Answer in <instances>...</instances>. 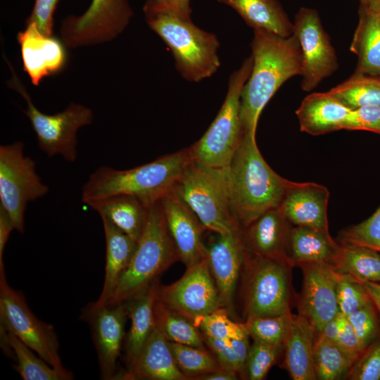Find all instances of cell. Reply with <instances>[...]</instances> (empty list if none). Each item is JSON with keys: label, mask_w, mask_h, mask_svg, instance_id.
<instances>
[{"label": "cell", "mask_w": 380, "mask_h": 380, "mask_svg": "<svg viewBox=\"0 0 380 380\" xmlns=\"http://www.w3.org/2000/svg\"><path fill=\"white\" fill-rule=\"evenodd\" d=\"M58 0H35L26 24L32 23L46 36L53 34V14Z\"/></svg>", "instance_id": "f6af8a7d"}, {"label": "cell", "mask_w": 380, "mask_h": 380, "mask_svg": "<svg viewBox=\"0 0 380 380\" xmlns=\"http://www.w3.org/2000/svg\"><path fill=\"white\" fill-rule=\"evenodd\" d=\"M11 77L8 87L20 94L27 103L24 111L35 132L39 149L49 157L60 155L66 161L74 163L77 158V132L92 123L94 113L82 104L70 103L63 110L49 115L40 111L33 103L26 88L12 64L4 56Z\"/></svg>", "instance_id": "ba28073f"}, {"label": "cell", "mask_w": 380, "mask_h": 380, "mask_svg": "<svg viewBox=\"0 0 380 380\" xmlns=\"http://www.w3.org/2000/svg\"><path fill=\"white\" fill-rule=\"evenodd\" d=\"M356 360L336 343L318 336L314 349L316 379L337 380L346 377Z\"/></svg>", "instance_id": "836d02e7"}, {"label": "cell", "mask_w": 380, "mask_h": 380, "mask_svg": "<svg viewBox=\"0 0 380 380\" xmlns=\"http://www.w3.org/2000/svg\"><path fill=\"white\" fill-rule=\"evenodd\" d=\"M329 191L313 182L290 181L279 208L288 222L329 232L327 205Z\"/></svg>", "instance_id": "ffe728a7"}, {"label": "cell", "mask_w": 380, "mask_h": 380, "mask_svg": "<svg viewBox=\"0 0 380 380\" xmlns=\"http://www.w3.org/2000/svg\"><path fill=\"white\" fill-rule=\"evenodd\" d=\"M239 376V374L220 368L213 372L200 376L198 380H236Z\"/></svg>", "instance_id": "f5cc1de1"}, {"label": "cell", "mask_w": 380, "mask_h": 380, "mask_svg": "<svg viewBox=\"0 0 380 380\" xmlns=\"http://www.w3.org/2000/svg\"><path fill=\"white\" fill-rule=\"evenodd\" d=\"M157 299L188 318L196 327L205 315L224 308L207 258L186 268L175 283L158 286Z\"/></svg>", "instance_id": "4fadbf2b"}, {"label": "cell", "mask_w": 380, "mask_h": 380, "mask_svg": "<svg viewBox=\"0 0 380 380\" xmlns=\"http://www.w3.org/2000/svg\"><path fill=\"white\" fill-rule=\"evenodd\" d=\"M315 328L301 314L292 315L284 342V365L293 380L316 379L314 368Z\"/></svg>", "instance_id": "603a6c76"}, {"label": "cell", "mask_w": 380, "mask_h": 380, "mask_svg": "<svg viewBox=\"0 0 380 380\" xmlns=\"http://www.w3.org/2000/svg\"><path fill=\"white\" fill-rule=\"evenodd\" d=\"M284 344L275 345L253 340L244 370V377L250 380H262L275 364Z\"/></svg>", "instance_id": "74e56055"}, {"label": "cell", "mask_w": 380, "mask_h": 380, "mask_svg": "<svg viewBox=\"0 0 380 380\" xmlns=\"http://www.w3.org/2000/svg\"><path fill=\"white\" fill-rule=\"evenodd\" d=\"M186 380L174 358L170 341L155 326L132 366L120 379Z\"/></svg>", "instance_id": "44dd1931"}, {"label": "cell", "mask_w": 380, "mask_h": 380, "mask_svg": "<svg viewBox=\"0 0 380 380\" xmlns=\"http://www.w3.org/2000/svg\"><path fill=\"white\" fill-rule=\"evenodd\" d=\"M253 63L251 55L229 76L227 92L217 116L201 138L189 148L192 161L211 169L228 170L243 137L240 99Z\"/></svg>", "instance_id": "8992f818"}, {"label": "cell", "mask_w": 380, "mask_h": 380, "mask_svg": "<svg viewBox=\"0 0 380 380\" xmlns=\"http://www.w3.org/2000/svg\"><path fill=\"white\" fill-rule=\"evenodd\" d=\"M202 335L205 346L214 354L220 367L235 372L241 376V367L229 341L213 338L203 334Z\"/></svg>", "instance_id": "bcb514c9"}, {"label": "cell", "mask_w": 380, "mask_h": 380, "mask_svg": "<svg viewBox=\"0 0 380 380\" xmlns=\"http://www.w3.org/2000/svg\"><path fill=\"white\" fill-rule=\"evenodd\" d=\"M293 34L302 56L301 88L310 91L338 69V59L316 10L301 8L295 16Z\"/></svg>", "instance_id": "5bb4252c"}, {"label": "cell", "mask_w": 380, "mask_h": 380, "mask_svg": "<svg viewBox=\"0 0 380 380\" xmlns=\"http://www.w3.org/2000/svg\"><path fill=\"white\" fill-rule=\"evenodd\" d=\"M350 49L358 58L355 74L380 78V11L361 4Z\"/></svg>", "instance_id": "4316f807"}, {"label": "cell", "mask_w": 380, "mask_h": 380, "mask_svg": "<svg viewBox=\"0 0 380 380\" xmlns=\"http://www.w3.org/2000/svg\"><path fill=\"white\" fill-rule=\"evenodd\" d=\"M170 343L175 362L187 379H198L201 376L222 368L206 348L170 341Z\"/></svg>", "instance_id": "d590c367"}, {"label": "cell", "mask_w": 380, "mask_h": 380, "mask_svg": "<svg viewBox=\"0 0 380 380\" xmlns=\"http://www.w3.org/2000/svg\"><path fill=\"white\" fill-rule=\"evenodd\" d=\"M337 300L339 312L346 316L372 302L369 293L360 281L338 272Z\"/></svg>", "instance_id": "ab89813d"}, {"label": "cell", "mask_w": 380, "mask_h": 380, "mask_svg": "<svg viewBox=\"0 0 380 380\" xmlns=\"http://www.w3.org/2000/svg\"><path fill=\"white\" fill-rule=\"evenodd\" d=\"M343 129L367 130L380 134V106H367L351 109Z\"/></svg>", "instance_id": "ee69618b"}, {"label": "cell", "mask_w": 380, "mask_h": 380, "mask_svg": "<svg viewBox=\"0 0 380 380\" xmlns=\"http://www.w3.org/2000/svg\"><path fill=\"white\" fill-rule=\"evenodd\" d=\"M1 340L3 348L14 355L15 369L24 380H67L13 333L1 328Z\"/></svg>", "instance_id": "4dcf8cb0"}, {"label": "cell", "mask_w": 380, "mask_h": 380, "mask_svg": "<svg viewBox=\"0 0 380 380\" xmlns=\"http://www.w3.org/2000/svg\"><path fill=\"white\" fill-rule=\"evenodd\" d=\"M350 110L327 91L308 95L296 113L300 130L316 136L343 129Z\"/></svg>", "instance_id": "cb8c5ba5"}, {"label": "cell", "mask_w": 380, "mask_h": 380, "mask_svg": "<svg viewBox=\"0 0 380 380\" xmlns=\"http://www.w3.org/2000/svg\"><path fill=\"white\" fill-rule=\"evenodd\" d=\"M249 336L250 335L246 328V326L244 323H243V325L239 332L229 340L238 359L241 367V377H244L246 363L251 346L248 341Z\"/></svg>", "instance_id": "681fc988"}, {"label": "cell", "mask_w": 380, "mask_h": 380, "mask_svg": "<svg viewBox=\"0 0 380 380\" xmlns=\"http://www.w3.org/2000/svg\"><path fill=\"white\" fill-rule=\"evenodd\" d=\"M156 281L123 301L130 319V328L125 343L127 370L132 366L156 326L153 309L159 286Z\"/></svg>", "instance_id": "484cf974"}, {"label": "cell", "mask_w": 380, "mask_h": 380, "mask_svg": "<svg viewBox=\"0 0 380 380\" xmlns=\"http://www.w3.org/2000/svg\"><path fill=\"white\" fill-rule=\"evenodd\" d=\"M132 15L127 0H92L84 13L62 21L61 41L71 49L111 42L125 30Z\"/></svg>", "instance_id": "7c38bea8"}, {"label": "cell", "mask_w": 380, "mask_h": 380, "mask_svg": "<svg viewBox=\"0 0 380 380\" xmlns=\"http://www.w3.org/2000/svg\"><path fill=\"white\" fill-rule=\"evenodd\" d=\"M160 202L179 260L189 268L205 259L202 235L206 229L194 213L174 191Z\"/></svg>", "instance_id": "ac0fdd59"}, {"label": "cell", "mask_w": 380, "mask_h": 380, "mask_svg": "<svg viewBox=\"0 0 380 380\" xmlns=\"http://www.w3.org/2000/svg\"><path fill=\"white\" fill-rule=\"evenodd\" d=\"M191 161L188 148L129 170L100 167L82 186V201L87 204L114 195L127 194L150 208L174 191Z\"/></svg>", "instance_id": "3957f363"}, {"label": "cell", "mask_w": 380, "mask_h": 380, "mask_svg": "<svg viewBox=\"0 0 380 380\" xmlns=\"http://www.w3.org/2000/svg\"><path fill=\"white\" fill-rule=\"evenodd\" d=\"M87 205L96 210L101 218L106 219L138 241L145 227L149 209L139 199L130 195L118 194L89 202Z\"/></svg>", "instance_id": "83f0119b"}, {"label": "cell", "mask_w": 380, "mask_h": 380, "mask_svg": "<svg viewBox=\"0 0 380 380\" xmlns=\"http://www.w3.org/2000/svg\"><path fill=\"white\" fill-rule=\"evenodd\" d=\"M1 328L16 336L67 380L72 374L63 366L54 327L40 320L30 309L24 294L8 284L4 269L0 270Z\"/></svg>", "instance_id": "30bf717a"}, {"label": "cell", "mask_w": 380, "mask_h": 380, "mask_svg": "<svg viewBox=\"0 0 380 380\" xmlns=\"http://www.w3.org/2000/svg\"><path fill=\"white\" fill-rule=\"evenodd\" d=\"M346 377L351 380L380 379V336L357 358Z\"/></svg>", "instance_id": "7bdbcfd3"}, {"label": "cell", "mask_w": 380, "mask_h": 380, "mask_svg": "<svg viewBox=\"0 0 380 380\" xmlns=\"http://www.w3.org/2000/svg\"><path fill=\"white\" fill-rule=\"evenodd\" d=\"M369 293L378 314L380 316V284L379 282H363L362 283Z\"/></svg>", "instance_id": "db71d44e"}, {"label": "cell", "mask_w": 380, "mask_h": 380, "mask_svg": "<svg viewBox=\"0 0 380 380\" xmlns=\"http://www.w3.org/2000/svg\"><path fill=\"white\" fill-rule=\"evenodd\" d=\"M227 173L191 161L174 190L204 227L217 234L242 229L231 208Z\"/></svg>", "instance_id": "52a82bcc"}, {"label": "cell", "mask_w": 380, "mask_h": 380, "mask_svg": "<svg viewBox=\"0 0 380 380\" xmlns=\"http://www.w3.org/2000/svg\"><path fill=\"white\" fill-rule=\"evenodd\" d=\"M81 317L89 326L101 379H118V360L125 338V328L128 317L125 303L99 308L89 303L83 309Z\"/></svg>", "instance_id": "9a60e30c"}, {"label": "cell", "mask_w": 380, "mask_h": 380, "mask_svg": "<svg viewBox=\"0 0 380 380\" xmlns=\"http://www.w3.org/2000/svg\"><path fill=\"white\" fill-rule=\"evenodd\" d=\"M247 251L242 229L239 232L217 234L207 246V260L224 308L234 317V299L238 279L243 267Z\"/></svg>", "instance_id": "e0dca14e"}, {"label": "cell", "mask_w": 380, "mask_h": 380, "mask_svg": "<svg viewBox=\"0 0 380 380\" xmlns=\"http://www.w3.org/2000/svg\"><path fill=\"white\" fill-rule=\"evenodd\" d=\"M23 150L20 141L0 146V205L20 233L24 232L27 203L49 191L36 172L35 162Z\"/></svg>", "instance_id": "8fae6325"}, {"label": "cell", "mask_w": 380, "mask_h": 380, "mask_svg": "<svg viewBox=\"0 0 380 380\" xmlns=\"http://www.w3.org/2000/svg\"><path fill=\"white\" fill-rule=\"evenodd\" d=\"M291 312L270 317H254L246 319L244 324L253 340L275 345L284 344L289 330Z\"/></svg>", "instance_id": "8d00e7d4"}, {"label": "cell", "mask_w": 380, "mask_h": 380, "mask_svg": "<svg viewBox=\"0 0 380 380\" xmlns=\"http://www.w3.org/2000/svg\"><path fill=\"white\" fill-rule=\"evenodd\" d=\"M232 8L254 30H266L287 37L293 23L277 0H217Z\"/></svg>", "instance_id": "f546056e"}, {"label": "cell", "mask_w": 380, "mask_h": 380, "mask_svg": "<svg viewBox=\"0 0 380 380\" xmlns=\"http://www.w3.org/2000/svg\"><path fill=\"white\" fill-rule=\"evenodd\" d=\"M231 208L241 227L279 207L290 182L262 156L255 136L243 134L227 173Z\"/></svg>", "instance_id": "7a4b0ae2"}, {"label": "cell", "mask_w": 380, "mask_h": 380, "mask_svg": "<svg viewBox=\"0 0 380 380\" xmlns=\"http://www.w3.org/2000/svg\"><path fill=\"white\" fill-rule=\"evenodd\" d=\"M376 312L372 301L347 316L348 322L365 349L379 336Z\"/></svg>", "instance_id": "60d3db41"}, {"label": "cell", "mask_w": 380, "mask_h": 380, "mask_svg": "<svg viewBox=\"0 0 380 380\" xmlns=\"http://www.w3.org/2000/svg\"><path fill=\"white\" fill-rule=\"evenodd\" d=\"M253 33V63L241 94L240 118L243 134L255 136L266 104L286 80L301 75L302 56L293 33L287 37L262 30H254Z\"/></svg>", "instance_id": "6da1fadb"}, {"label": "cell", "mask_w": 380, "mask_h": 380, "mask_svg": "<svg viewBox=\"0 0 380 380\" xmlns=\"http://www.w3.org/2000/svg\"><path fill=\"white\" fill-rule=\"evenodd\" d=\"M288 257H263L246 253L243 270L242 299L245 319L290 312V267Z\"/></svg>", "instance_id": "9c48e42d"}, {"label": "cell", "mask_w": 380, "mask_h": 380, "mask_svg": "<svg viewBox=\"0 0 380 380\" xmlns=\"http://www.w3.org/2000/svg\"><path fill=\"white\" fill-rule=\"evenodd\" d=\"M341 243L365 246L380 253V206L367 220L341 232Z\"/></svg>", "instance_id": "f35d334b"}, {"label": "cell", "mask_w": 380, "mask_h": 380, "mask_svg": "<svg viewBox=\"0 0 380 380\" xmlns=\"http://www.w3.org/2000/svg\"><path fill=\"white\" fill-rule=\"evenodd\" d=\"M329 92L350 109L380 106V78L353 74Z\"/></svg>", "instance_id": "e575fe53"}, {"label": "cell", "mask_w": 380, "mask_h": 380, "mask_svg": "<svg viewBox=\"0 0 380 380\" xmlns=\"http://www.w3.org/2000/svg\"><path fill=\"white\" fill-rule=\"evenodd\" d=\"M347 319V316L339 312L326 324L319 336H322L331 341L336 342L340 332L344 328Z\"/></svg>", "instance_id": "816d5d0a"}, {"label": "cell", "mask_w": 380, "mask_h": 380, "mask_svg": "<svg viewBox=\"0 0 380 380\" xmlns=\"http://www.w3.org/2000/svg\"><path fill=\"white\" fill-rule=\"evenodd\" d=\"M340 250L341 245L337 244L329 232L300 226L289 229L287 251L293 265L331 264Z\"/></svg>", "instance_id": "f1b7e54d"}, {"label": "cell", "mask_w": 380, "mask_h": 380, "mask_svg": "<svg viewBox=\"0 0 380 380\" xmlns=\"http://www.w3.org/2000/svg\"><path fill=\"white\" fill-rule=\"evenodd\" d=\"M376 10L380 11V3H379V6H378V7H377V8Z\"/></svg>", "instance_id": "6f0895ef"}, {"label": "cell", "mask_w": 380, "mask_h": 380, "mask_svg": "<svg viewBox=\"0 0 380 380\" xmlns=\"http://www.w3.org/2000/svg\"><path fill=\"white\" fill-rule=\"evenodd\" d=\"M335 343L357 360L365 350L348 319Z\"/></svg>", "instance_id": "c3c4849f"}, {"label": "cell", "mask_w": 380, "mask_h": 380, "mask_svg": "<svg viewBox=\"0 0 380 380\" xmlns=\"http://www.w3.org/2000/svg\"><path fill=\"white\" fill-rule=\"evenodd\" d=\"M143 11L148 27L172 52L175 68L184 80L199 82L218 70L220 42L215 34L167 11Z\"/></svg>", "instance_id": "277c9868"}, {"label": "cell", "mask_w": 380, "mask_h": 380, "mask_svg": "<svg viewBox=\"0 0 380 380\" xmlns=\"http://www.w3.org/2000/svg\"><path fill=\"white\" fill-rule=\"evenodd\" d=\"M339 273L348 274L361 283L380 282V253L355 245H341L331 264Z\"/></svg>", "instance_id": "1f68e13d"}, {"label": "cell", "mask_w": 380, "mask_h": 380, "mask_svg": "<svg viewBox=\"0 0 380 380\" xmlns=\"http://www.w3.org/2000/svg\"><path fill=\"white\" fill-rule=\"evenodd\" d=\"M13 229H15V227L10 216L0 205V270L4 269V248Z\"/></svg>", "instance_id": "f907efd6"}, {"label": "cell", "mask_w": 380, "mask_h": 380, "mask_svg": "<svg viewBox=\"0 0 380 380\" xmlns=\"http://www.w3.org/2000/svg\"><path fill=\"white\" fill-rule=\"evenodd\" d=\"M153 311L156 327L169 341L205 348L201 331L188 318L169 308L157 298Z\"/></svg>", "instance_id": "d6a6232c"}, {"label": "cell", "mask_w": 380, "mask_h": 380, "mask_svg": "<svg viewBox=\"0 0 380 380\" xmlns=\"http://www.w3.org/2000/svg\"><path fill=\"white\" fill-rule=\"evenodd\" d=\"M379 3L380 0H367L366 3L362 5L367 6L369 8L376 10Z\"/></svg>", "instance_id": "11a10c76"}, {"label": "cell", "mask_w": 380, "mask_h": 380, "mask_svg": "<svg viewBox=\"0 0 380 380\" xmlns=\"http://www.w3.org/2000/svg\"><path fill=\"white\" fill-rule=\"evenodd\" d=\"M362 4H364L366 3L367 0H360Z\"/></svg>", "instance_id": "9f6ffc18"}, {"label": "cell", "mask_w": 380, "mask_h": 380, "mask_svg": "<svg viewBox=\"0 0 380 380\" xmlns=\"http://www.w3.org/2000/svg\"><path fill=\"white\" fill-rule=\"evenodd\" d=\"M287 224L278 207L264 213L242 229L246 251L263 257H288Z\"/></svg>", "instance_id": "7402d4cb"}, {"label": "cell", "mask_w": 380, "mask_h": 380, "mask_svg": "<svg viewBox=\"0 0 380 380\" xmlns=\"http://www.w3.org/2000/svg\"><path fill=\"white\" fill-rule=\"evenodd\" d=\"M24 71L37 86L46 77L60 72L66 63L65 45L56 37L42 34L32 23L17 36Z\"/></svg>", "instance_id": "d6986e66"}, {"label": "cell", "mask_w": 380, "mask_h": 380, "mask_svg": "<svg viewBox=\"0 0 380 380\" xmlns=\"http://www.w3.org/2000/svg\"><path fill=\"white\" fill-rule=\"evenodd\" d=\"M106 239L105 277L99 298L91 303L94 307L108 305L112 300L121 276L127 268L137 242L101 218Z\"/></svg>", "instance_id": "d4e9b609"}, {"label": "cell", "mask_w": 380, "mask_h": 380, "mask_svg": "<svg viewBox=\"0 0 380 380\" xmlns=\"http://www.w3.org/2000/svg\"><path fill=\"white\" fill-rule=\"evenodd\" d=\"M191 0H147L143 11H167L185 20H191Z\"/></svg>", "instance_id": "7dc6e473"}, {"label": "cell", "mask_w": 380, "mask_h": 380, "mask_svg": "<svg viewBox=\"0 0 380 380\" xmlns=\"http://www.w3.org/2000/svg\"><path fill=\"white\" fill-rule=\"evenodd\" d=\"M231 318L228 311L222 308L203 317L197 327L207 336L229 340L243 325V323L234 322Z\"/></svg>", "instance_id": "b9f144b4"}, {"label": "cell", "mask_w": 380, "mask_h": 380, "mask_svg": "<svg viewBox=\"0 0 380 380\" xmlns=\"http://www.w3.org/2000/svg\"><path fill=\"white\" fill-rule=\"evenodd\" d=\"M160 201L149 208L146 223L132 258L108 304L128 300L179 260Z\"/></svg>", "instance_id": "5b68a950"}, {"label": "cell", "mask_w": 380, "mask_h": 380, "mask_svg": "<svg viewBox=\"0 0 380 380\" xmlns=\"http://www.w3.org/2000/svg\"><path fill=\"white\" fill-rule=\"evenodd\" d=\"M299 266L303 276L299 313L310 321L319 336L326 324L339 312L337 272L327 262L305 263Z\"/></svg>", "instance_id": "2e32d148"}]
</instances>
